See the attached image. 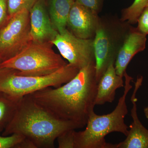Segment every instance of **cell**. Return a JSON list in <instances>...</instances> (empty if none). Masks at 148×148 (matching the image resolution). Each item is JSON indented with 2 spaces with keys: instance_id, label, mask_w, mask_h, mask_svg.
Wrapping results in <instances>:
<instances>
[{
  "instance_id": "4fadbf2b",
  "label": "cell",
  "mask_w": 148,
  "mask_h": 148,
  "mask_svg": "<svg viewBox=\"0 0 148 148\" xmlns=\"http://www.w3.org/2000/svg\"><path fill=\"white\" fill-rule=\"evenodd\" d=\"M124 86L122 77L116 74L114 64H111L98 83L95 106L112 103L115 98L117 89Z\"/></svg>"
},
{
  "instance_id": "30bf717a",
  "label": "cell",
  "mask_w": 148,
  "mask_h": 148,
  "mask_svg": "<svg viewBox=\"0 0 148 148\" xmlns=\"http://www.w3.org/2000/svg\"><path fill=\"white\" fill-rule=\"evenodd\" d=\"M29 12L32 41L50 42L58 32L51 20L46 8L45 0H39Z\"/></svg>"
},
{
  "instance_id": "e0dca14e",
  "label": "cell",
  "mask_w": 148,
  "mask_h": 148,
  "mask_svg": "<svg viewBox=\"0 0 148 148\" xmlns=\"http://www.w3.org/2000/svg\"><path fill=\"white\" fill-rule=\"evenodd\" d=\"M148 3V0H134L131 5L123 10L120 19L130 24H136Z\"/></svg>"
},
{
  "instance_id": "9a60e30c",
  "label": "cell",
  "mask_w": 148,
  "mask_h": 148,
  "mask_svg": "<svg viewBox=\"0 0 148 148\" xmlns=\"http://www.w3.org/2000/svg\"><path fill=\"white\" fill-rule=\"evenodd\" d=\"M20 100L0 91V127L5 128L10 122Z\"/></svg>"
},
{
  "instance_id": "ac0fdd59",
  "label": "cell",
  "mask_w": 148,
  "mask_h": 148,
  "mask_svg": "<svg viewBox=\"0 0 148 148\" xmlns=\"http://www.w3.org/2000/svg\"><path fill=\"white\" fill-rule=\"evenodd\" d=\"M39 0H8L9 17L24 10L30 11Z\"/></svg>"
},
{
  "instance_id": "9c48e42d",
  "label": "cell",
  "mask_w": 148,
  "mask_h": 148,
  "mask_svg": "<svg viewBox=\"0 0 148 148\" xmlns=\"http://www.w3.org/2000/svg\"><path fill=\"white\" fill-rule=\"evenodd\" d=\"M99 18L98 14L75 1L69 13L67 27L77 37L93 39Z\"/></svg>"
},
{
  "instance_id": "d6986e66",
  "label": "cell",
  "mask_w": 148,
  "mask_h": 148,
  "mask_svg": "<svg viewBox=\"0 0 148 148\" xmlns=\"http://www.w3.org/2000/svg\"><path fill=\"white\" fill-rule=\"evenodd\" d=\"M75 130H67L61 133L57 138L58 148H75Z\"/></svg>"
},
{
  "instance_id": "2e32d148",
  "label": "cell",
  "mask_w": 148,
  "mask_h": 148,
  "mask_svg": "<svg viewBox=\"0 0 148 148\" xmlns=\"http://www.w3.org/2000/svg\"><path fill=\"white\" fill-rule=\"evenodd\" d=\"M4 129L0 127V148H36L32 142L23 135L13 134L3 136L1 133Z\"/></svg>"
},
{
  "instance_id": "603a6c76",
  "label": "cell",
  "mask_w": 148,
  "mask_h": 148,
  "mask_svg": "<svg viewBox=\"0 0 148 148\" xmlns=\"http://www.w3.org/2000/svg\"><path fill=\"white\" fill-rule=\"evenodd\" d=\"M144 113L146 117L148 119V106L144 109Z\"/></svg>"
},
{
  "instance_id": "3957f363",
  "label": "cell",
  "mask_w": 148,
  "mask_h": 148,
  "mask_svg": "<svg viewBox=\"0 0 148 148\" xmlns=\"http://www.w3.org/2000/svg\"><path fill=\"white\" fill-rule=\"evenodd\" d=\"M125 85L123 95L119 98L115 108L110 113L99 115L94 110L90 112L86 127L82 131H75V148H116V144L107 143L106 137L113 132H118L127 136L128 127L125 122L128 113L126 96L132 86L133 79L125 71Z\"/></svg>"
},
{
  "instance_id": "7c38bea8",
  "label": "cell",
  "mask_w": 148,
  "mask_h": 148,
  "mask_svg": "<svg viewBox=\"0 0 148 148\" xmlns=\"http://www.w3.org/2000/svg\"><path fill=\"white\" fill-rule=\"evenodd\" d=\"M147 35L139 32L137 28L131 27L118 53L114 66L116 74L123 77L126 68L137 53L145 49Z\"/></svg>"
},
{
  "instance_id": "d4e9b609",
  "label": "cell",
  "mask_w": 148,
  "mask_h": 148,
  "mask_svg": "<svg viewBox=\"0 0 148 148\" xmlns=\"http://www.w3.org/2000/svg\"><path fill=\"white\" fill-rule=\"evenodd\" d=\"M147 6H148V3L147 4Z\"/></svg>"
},
{
  "instance_id": "5bb4252c",
  "label": "cell",
  "mask_w": 148,
  "mask_h": 148,
  "mask_svg": "<svg viewBox=\"0 0 148 148\" xmlns=\"http://www.w3.org/2000/svg\"><path fill=\"white\" fill-rule=\"evenodd\" d=\"M74 2V0H49L48 11L58 33L67 29L69 13Z\"/></svg>"
},
{
  "instance_id": "44dd1931",
  "label": "cell",
  "mask_w": 148,
  "mask_h": 148,
  "mask_svg": "<svg viewBox=\"0 0 148 148\" xmlns=\"http://www.w3.org/2000/svg\"><path fill=\"white\" fill-rule=\"evenodd\" d=\"M74 1L98 14L102 8L104 0H74Z\"/></svg>"
},
{
  "instance_id": "7402d4cb",
  "label": "cell",
  "mask_w": 148,
  "mask_h": 148,
  "mask_svg": "<svg viewBox=\"0 0 148 148\" xmlns=\"http://www.w3.org/2000/svg\"><path fill=\"white\" fill-rule=\"evenodd\" d=\"M8 0H0V28L8 19Z\"/></svg>"
},
{
  "instance_id": "ba28073f",
  "label": "cell",
  "mask_w": 148,
  "mask_h": 148,
  "mask_svg": "<svg viewBox=\"0 0 148 148\" xmlns=\"http://www.w3.org/2000/svg\"><path fill=\"white\" fill-rule=\"evenodd\" d=\"M61 56L79 69L95 63L93 39H83L75 36L66 29L58 33L50 42Z\"/></svg>"
},
{
  "instance_id": "8fae6325",
  "label": "cell",
  "mask_w": 148,
  "mask_h": 148,
  "mask_svg": "<svg viewBox=\"0 0 148 148\" xmlns=\"http://www.w3.org/2000/svg\"><path fill=\"white\" fill-rule=\"evenodd\" d=\"M143 79V76L138 77L135 83V88L131 97L132 122L125 140L116 144V148H148V130L140 122L137 114L136 94L142 86Z\"/></svg>"
},
{
  "instance_id": "ffe728a7",
  "label": "cell",
  "mask_w": 148,
  "mask_h": 148,
  "mask_svg": "<svg viewBox=\"0 0 148 148\" xmlns=\"http://www.w3.org/2000/svg\"><path fill=\"white\" fill-rule=\"evenodd\" d=\"M137 29L144 34H148V6H146L139 16Z\"/></svg>"
},
{
  "instance_id": "5b68a950",
  "label": "cell",
  "mask_w": 148,
  "mask_h": 148,
  "mask_svg": "<svg viewBox=\"0 0 148 148\" xmlns=\"http://www.w3.org/2000/svg\"><path fill=\"white\" fill-rule=\"evenodd\" d=\"M130 24L115 17H99L93 38L95 76L98 82L118 53L131 29Z\"/></svg>"
},
{
  "instance_id": "52a82bcc",
  "label": "cell",
  "mask_w": 148,
  "mask_h": 148,
  "mask_svg": "<svg viewBox=\"0 0 148 148\" xmlns=\"http://www.w3.org/2000/svg\"><path fill=\"white\" fill-rule=\"evenodd\" d=\"M32 41L30 12L24 10L9 17L0 28V60L12 58Z\"/></svg>"
},
{
  "instance_id": "7a4b0ae2",
  "label": "cell",
  "mask_w": 148,
  "mask_h": 148,
  "mask_svg": "<svg viewBox=\"0 0 148 148\" xmlns=\"http://www.w3.org/2000/svg\"><path fill=\"white\" fill-rule=\"evenodd\" d=\"M80 128L74 122L56 117L28 95L20 99L2 135L19 134L30 140L36 148H53L55 140L61 133Z\"/></svg>"
},
{
  "instance_id": "6da1fadb",
  "label": "cell",
  "mask_w": 148,
  "mask_h": 148,
  "mask_svg": "<svg viewBox=\"0 0 148 148\" xmlns=\"http://www.w3.org/2000/svg\"><path fill=\"white\" fill-rule=\"evenodd\" d=\"M97 86L95 63H92L79 69L60 87L46 88L29 95L56 117L74 122L82 128L94 110Z\"/></svg>"
},
{
  "instance_id": "8992f818",
  "label": "cell",
  "mask_w": 148,
  "mask_h": 148,
  "mask_svg": "<svg viewBox=\"0 0 148 148\" xmlns=\"http://www.w3.org/2000/svg\"><path fill=\"white\" fill-rule=\"evenodd\" d=\"M79 70L73 65L67 64L49 75L25 76L16 74L14 69L5 68L0 75V91L20 100L26 95L46 88L60 87L75 76Z\"/></svg>"
},
{
  "instance_id": "cb8c5ba5",
  "label": "cell",
  "mask_w": 148,
  "mask_h": 148,
  "mask_svg": "<svg viewBox=\"0 0 148 148\" xmlns=\"http://www.w3.org/2000/svg\"><path fill=\"white\" fill-rule=\"evenodd\" d=\"M2 62V61L1 60H0V64L1 62ZM5 68H1V66H0V75H1V74L2 73V72L4 70Z\"/></svg>"
},
{
  "instance_id": "277c9868",
  "label": "cell",
  "mask_w": 148,
  "mask_h": 148,
  "mask_svg": "<svg viewBox=\"0 0 148 148\" xmlns=\"http://www.w3.org/2000/svg\"><path fill=\"white\" fill-rule=\"evenodd\" d=\"M50 42L32 41L20 53L2 61L1 68L14 69L25 76H41L53 73L67 63L53 50Z\"/></svg>"
}]
</instances>
